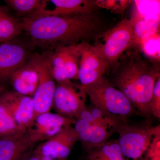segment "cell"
I'll list each match as a JSON object with an SVG mask.
<instances>
[{
    "mask_svg": "<svg viewBox=\"0 0 160 160\" xmlns=\"http://www.w3.org/2000/svg\"><path fill=\"white\" fill-rule=\"evenodd\" d=\"M23 32L32 46L53 50L57 46L78 45L103 36L108 31L96 12L88 14L41 16L22 18Z\"/></svg>",
    "mask_w": 160,
    "mask_h": 160,
    "instance_id": "6da1fadb",
    "label": "cell"
},
{
    "mask_svg": "<svg viewBox=\"0 0 160 160\" xmlns=\"http://www.w3.org/2000/svg\"><path fill=\"white\" fill-rule=\"evenodd\" d=\"M112 85L130 101L139 115L152 120L150 106L155 82L160 76L158 60L144 55L141 46L133 44L110 65Z\"/></svg>",
    "mask_w": 160,
    "mask_h": 160,
    "instance_id": "7a4b0ae2",
    "label": "cell"
},
{
    "mask_svg": "<svg viewBox=\"0 0 160 160\" xmlns=\"http://www.w3.org/2000/svg\"><path fill=\"white\" fill-rule=\"evenodd\" d=\"M125 120L117 129L123 155L132 160H141L155 141L160 138V126H152L151 120L142 124H130Z\"/></svg>",
    "mask_w": 160,
    "mask_h": 160,
    "instance_id": "3957f363",
    "label": "cell"
},
{
    "mask_svg": "<svg viewBox=\"0 0 160 160\" xmlns=\"http://www.w3.org/2000/svg\"><path fill=\"white\" fill-rule=\"evenodd\" d=\"M82 87L91 104L103 111L126 119L139 115L128 99L104 77Z\"/></svg>",
    "mask_w": 160,
    "mask_h": 160,
    "instance_id": "277c9868",
    "label": "cell"
},
{
    "mask_svg": "<svg viewBox=\"0 0 160 160\" xmlns=\"http://www.w3.org/2000/svg\"><path fill=\"white\" fill-rule=\"evenodd\" d=\"M53 50H46L41 53H33L29 58L38 75L37 87L32 97L34 120L39 115L49 112L52 109L56 87L52 66Z\"/></svg>",
    "mask_w": 160,
    "mask_h": 160,
    "instance_id": "5b68a950",
    "label": "cell"
},
{
    "mask_svg": "<svg viewBox=\"0 0 160 160\" xmlns=\"http://www.w3.org/2000/svg\"><path fill=\"white\" fill-rule=\"evenodd\" d=\"M86 96L81 85L71 81L57 83L52 108L58 114L77 119L87 107Z\"/></svg>",
    "mask_w": 160,
    "mask_h": 160,
    "instance_id": "8992f818",
    "label": "cell"
},
{
    "mask_svg": "<svg viewBox=\"0 0 160 160\" xmlns=\"http://www.w3.org/2000/svg\"><path fill=\"white\" fill-rule=\"evenodd\" d=\"M105 43L98 44L109 66L116 62L134 42L133 27L130 20L124 19L104 35Z\"/></svg>",
    "mask_w": 160,
    "mask_h": 160,
    "instance_id": "52a82bcc",
    "label": "cell"
},
{
    "mask_svg": "<svg viewBox=\"0 0 160 160\" xmlns=\"http://www.w3.org/2000/svg\"><path fill=\"white\" fill-rule=\"evenodd\" d=\"M80 52L78 79L85 86L104 77L109 65L100 52L98 45L92 46L88 42L78 44Z\"/></svg>",
    "mask_w": 160,
    "mask_h": 160,
    "instance_id": "ba28073f",
    "label": "cell"
},
{
    "mask_svg": "<svg viewBox=\"0 0 160 160\" xmlns=\"http://www.w3.org/2000/svg\"><path fill=\"white\" fill-rule=\"evenodd\" d=\"M123 120L116 116H111L99 121L92 118L87 127L78 133V142L86 152L102 146L112 135L116 133L118 126Z\"/></svg>",
    "mask_w": 160,
    "mask_h": 160,
    "instance_id": "9c48e42d",
    "label": "cell"
},
{
    "mask_svg": "<svg viewBox=\"0 0 160 160\" xmlns=\"http://www.w3.org/2000/svg\"><path fill=\"white\" fill-rule=\"evenodd\" d=\"M80 60L78 45L57 46L52 58V73L56 82L78 79Z\"/></svg>",
    "mask_w": 160,
    "mask_h": 160,
    "instance_id": "30bf717a",
    "label": "cell"
},
{
    "mask_svg": "<svg viewBox=\"0 0 160 160\" xmlns=\"http://www.w3.org/2000/svg\"><path fill=\"white\" fill-rule=\"evenodd\" d=\"M14 39L0 44V82L10 80L32 55L28 46Z\"/></svg>",
    "mask_w": 160,
    "mask_h": 160,
    "instance_id": "8fae6325",
    "label": "cell"
},
{
    "mask_svg": "<svg viewBox=\"0 0 160 160\" xmlns=\"http://www.w3.org/2000/svg\"><path fill=\"white\" fill-rule=\"evenodd\" d=\"M76 119L49 112L39 115L26 133L36 144L54 136L62 129L74 125Z\"/></svg>",
    "mask_w": 160,
    "mask_h": 160,
    "instance_id": "7c38bea8",
    "label": "cell"
},
{
    "mask_svg": "<svg viewBox=\"0 0 160 160\" xmlns=\"http://www.w3.org/2000/svg\"><path fill=\"white\" fill-rule=\"evenodd\" d=\"M2 98L18 127L23 133H25L34 122L32 97L22 95L14 91L7 90Z\"/></svg>",
    "mask_w": 160,
    "mask_h": 160,
    "instance_id": "4fadbf2b",
    "label": "cell"
},
{
    "mask_svg": "<svg viewBox=\"0 0 160 160\" xmlns=\"http://www.w3.org/2000/svg\"><path fill=\"white\" fill-rule=\"evenodd\" d=\"M77 142L78 133L72 126H69L43 142L34 150L40 155L47 156L54 159L66 160Z\"/></svg>",
    "mask_w": 160,
    "mask_h": 160,
    "instance_id": "5bb4252c",
    "label": "cell"
},
{
    "mask_svg": "<svg viewBox=\"0 0 160 160\" xmlns=\"http://www.w3.org/2000/svg\"><path fill=\"white\" fill-rule=\"evenodd\" d=\"M55 6L52 10L43 9L26 18L41 16H61L88 14L97 12L98 8L93 0H51Z\"/></svg>",
    "mask_w": 160,
    "mask_h": 160,
    "instance_id": "9a60e30c",
    "label": "cell"
},
{
    "mask_svg": "<svg viewBox=\"0 0 160 160\" xmlns=\"http://www.w3.org/2000/svg\"><path fill=\"white\" fill-rule=\"evenodd\" d=\"M35 144L26 132L0 139V160H19Z\"/></svg>",
    "mask_w": 160,
    "mask_h": 160,
    "instance_id": "2e32d148",
    "label": "cell"
},
{
    "mask_svg": "<svg viewBox=\"0 0 160 160\" xmlns=\"http://www.w3.org/2000/svg\"><path fill=\"white\" fill-rule=\"evenodd\" d=\"M13 91L22 95L32 97L38 82L36 69L30 60L17 70L10 79Z\"/></svg>",
    "mask_w": 160,
    "mask_h": 160,
    "instance_id": "e0dca14e",
    "label": "cell"
},
{
    "mask_svg": "<svg viewBox=\"0 0 160 160\" xmlns=\"http://www.w3.org/2000/svg\"><path fill=\"white\" fill-rule=\"evenodd\" d=\"M133 27L134 44L141 46L146 39L158 33L159 30V14L130 20Z\"/></svg>",
    "mask_w": 160,
    "mask_h": 160,
    "instance_id": "ac0fdd59",
    "label": "cell"
},
{
    "mask_svg": "<svg viewBox=\"0 0 160 160\" xmlns=\"http://www.w3.org/2000/svg\"><path fill=\"white\" fill-rule=\"evenodd\" d=\"M84 160H129L123 155L118 139H109L102 146L86 152Z\"/></svg>",
    "mask_w": 160,
    "mask_h": 160,
    "instance_id": "d6986e66",
    "label": "cell"
},
{
    "mask_svg": "<svg viewBox=\"0 0 160 160\" xmlns=\"http://www.w3.org/2000/svg\"><path fill=\"white\" fill-rule=\"evenodd\" d=\"M22 32V21L11 16L0 7V42L13 39Z\"/></svg>",
    "mask_w": 160,
    "mask_h": 160,
    "instance_id": "ffe728a7",
    "label": "cell"
},
{
    "mask_svg": "<svg viewBox=\"0 0 160 160\" xmlns=\"http://www.w3.org/2000/svg\"><path fill=\"white\" fill-rule=\"evenodd\" d=\"M47 1L43 0H6L5 2L22 18L29 17L40 9H45Z\"/></svg>",
    "mask_w": 160,
    "mask_h": 160,
    "instance_id": "44dd1931",
    "label": "cell"
},
{
    "mask_svg": "<svg viewBox=\"0 0 160 160\" xmlns=\"http://www.w3.org/2000/svg\"><path fill=\"white\" fill-rule=\"evenodd\" d=\"M23 133L14 120L2 96L0 97V139Z\"/></svg>",
    "mask_w": 160,
    "mask_h": 160,
    "instance_id": "7402d4cb",
    "label": "cell"
},
{
    "mask_svg": "<svg viewBox=\"0 0 160 160\" xmlns=\"http://www.w3.org/2000/svg\"><path fill=\"white\" fill-rule=\"evenodd\" d=\"M131 1H95L98 8H104L116 12L121 13L125 11Z\"/></svg>",
    "mask_w": 160,
    "mask_h": 160,
    "instance_id": "603a6c76",
    "label": "cell"
},
{
    "mask_svg": "<svg viewBox=\"0 0 160 160\" xmlns=\"http://www.w3.org/2000/svg\"><path fill=\"white\" fill-rule=\"evenodd\" d=\"M152 116L160 119V76L155 82L150 106Z\"/></svg>",
    "mask_w": 160,
    "mask_h": 160,
    "instance_id": "cb8c5ba5",
    "label": "cell"
},
{
    "mask_svg": "<svg viewBox=\"0 0 160 160\" xmlns=\"http://www.w3.org/2000/svg\"><path fill=\"white\" fill-rule=\"evenodd\" d=\"M19 160H40V155L34 149H31L23 155Z\"/></svg>",
    "mask_w": 160,
    "mask_h": 160,
    "instance_id": "d4e9b609",
    "label": "cell"
},
{
    "mask_svg": "<svg viewBox=\"0 0 160 160\" xmlns=\"http://www.w3.org/2000/svg\"><path fill=\"white\" fill-rule=\"evenodd\" d=\"M6 91H7V89H6V86L5 85L0 83V97Z\"/></svg>",
    "mask_w": 160,
    "mask_h": 160,
    "instance_id": "484cf974",
    "label": "cell"
},
{
    "mask_svg": "<svg viewBox=\"0 0 160 160\" xmlns=\"http://www.w3.org/2000/svg\"><path fill=\"white\" fill-rule=\"evenodd\" d=\"M40 155V160H57L47 156Z\"/></svg>",
    "mask_w": 160,
    "mask_h": 160,
    "instance_id": "4316f807",
    "label": "cell"
},
{
    "mask_svg": "<svg viewBox=\"0 0 160 160\" xmlns=\"http://www.w3.org/2000/svg\"><path fill=\"white\" fill-rule=\"evenodd\" d=\"M145 160H160V155L157 156L150 158L145 159Z\"/></svg>",
    "mask_w": 160,
    "mask_h": 160,
    "instance_id": "83f0119b",
    "label": "cell"
},
{
    "mask_svg": "<svg viewBox=\"0 0 160 160\" xmlns=\"http://www.w3.org/2000/svg\"></svg>",
    "mask_w": 160,
    "mask_h": 160,
    "instance_id": "f1b7e54d",
    "label": "cell"
}]
</instances>
